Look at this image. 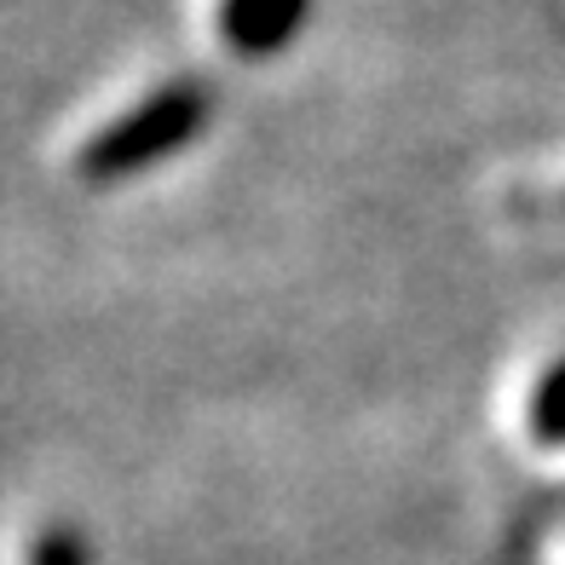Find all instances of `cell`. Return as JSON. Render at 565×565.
I'll return each instance as SVG.
<instances>
[{
    "label": "cell",
    "instance_id": "obj_4",
    "mask_svg": "<svg viewBox=\"0 0 565 565\" xmlns=\"http://www.w3.org/2000/svg\"><path fill=\"white\" fill-rule=\"evenodd\" d=\"M18 565H93L87 531H75L70 520H41V525L23 531Z\"/></svg>",
    "mask_w": 565,
    "mask_h": 565
},
{
    "label": "cell",
    "instance_id": "obj_2",
    "mask_svg": "<svg viewBox=\"0 0 565 565\" xmlns=\"http://www.w3.org/2000/svg\"><path fill=\"white\" fill-rule=\"evenodd\" d=\"M318 0H214V35L231 58L271 64L300 41Z\"/></svg>",
    "mask_w": 565,
    "mask_h": 565
},
{
    "label": "cell",
    "instance_id": "obj_1",
    "mask_svg": "<svg viewBox=\"0 0 565 565\" xmlns=\"http://www.w3.org/2000/svg\"><path fill=\"white\" fill-rule=\"evenodd\" d=\"M209 121H214V93L202 87L196 75L157 82L145 98L121 105L116 116H105L82 145H75V179L93 191L127 185V179L185 157V150L209 134Z\"/></svg>",
    "mask_w": 565,
    "mask_h": 565
},
{
    "label": "cell",
    "instance_id": "obj_3",
    "mask_svg": "<svg viewBox=\"0 0 565 565\" xmlns=\"http://www.w3.org/2000/svg\"><path fill=\"white\" fill-rule=\"evenodd\" d=\"M520 433L536 456H565V352L543 358L520 387Z\"/></svg>",
    "mask_w": 565,
    "mask_h": 565
}]
</instances>
